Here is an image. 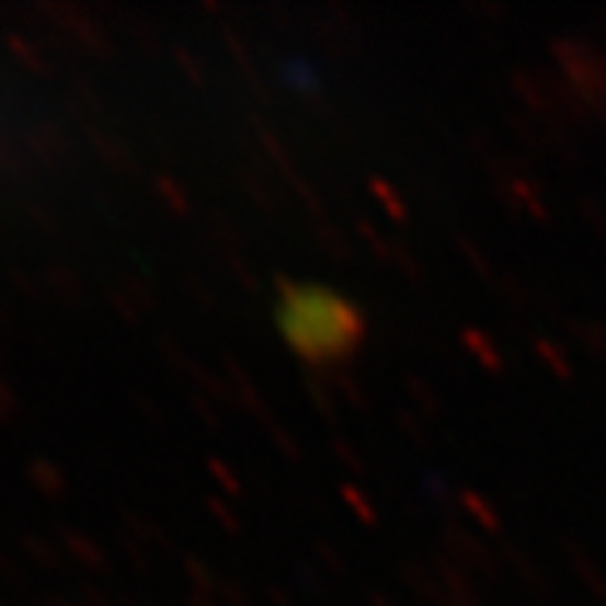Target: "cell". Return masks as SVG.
<instances>
[{"label":"cell","instance_id":"6da1fadb","mask_svg":"<svg viewBox=\"0 0 606 606\" xmlns=\"http://www.w3.org/2000/svg\"><path fill=\"white\" fill-rule=\"evenodd\" d=\"M279 334L304 361L328 367L364 344V313L344 294L320 284H287L276 300Z\"/></svg>","mask_w":606,"mask_h":606}]
</instances>
